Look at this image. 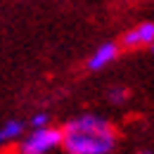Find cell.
<instances>
[{
	"instance_id": "obj_1",
	"label": "cell",
	"mask_w": 154,
	"mask_h": 154,
	"mask_svg": "<svg viewBox=\"0 0 154 154\" xmlns=\"http://www.w3.org/2000/svg\"><path fill=\"white\" fill-rule=\"evenodd\" d=\"M59 147L66 154H112L116 147V128L100 114H81L59 128Z\"/></svg>"
},
{
	"instance_id": "obj_2",
	"label": "cell",
	"mask_w": 154,
	"mask_h": 154,
	"mask_svg": "<svg viewBox=\"0 0 154 154\" xmlns=\"http://www.w3.org/2000/svg\"><path fill=\"white\" fill-rule=\"evenodd\" d=\"M19 154H52L59 149L62 135L55 126H43V128H31L29 133L24 131L19 140Z\"/></svg>"
},
{
	"instance_id": "obj_3",
	"label": "cell",
	"mask_w": 154,
	"mask_h": 154,
	"mask_svg": "<svg viewBox=\"0 0 154 154\" xmlns=\"http://www.w3.org/2000/svg\"><path fill=\"white\" fill-rule=\"evenodd\" d=\"M126 48H133V50H145V48H152L154 43V24L152 21H140L135 24L133 29H128L123 33L121 40Z\"/></svg>"
},
{
	"instance_id": "obj_4",
	"label": "cell",
	"mask_w": 154,
	"mask_h": 154,
	"mask_svg": "<svg viewBox=\"0 0 154 154\" xmlns=\"http://www.w3.org/2000/svg\"><path fill=\"white\" fill-rule=\"evenodd\" d=\"M119 57V45L116 43H102V45H97L95 50H93V55L88 57V69L90 71H102V69H107L112 62H116Z\"/></svg>"
},
{
	"instance_id": "obj_5",
	"label": "cell",
	"mask_w": 154,
	"mask_h": 154,
	"mask_svg": "<svg viewBox=\"0 0 154 154\" xmlns=\"http://www.w3.org/2000/svg\"><path fill=\"white\" fill-rule=\"evenodd\" d=\"M21 135H24V121L10 119V121L0 123V149L7 145H14Z\"/></svg>"
},
{
	"instance_id": "obj_6",
	"label": "cell",
	"mask_w": 154,
	"mask_h": 154,
	"mask_svg": "<svg viewBox=\"0 0 154 154\" xmlns=\"http://www.w3.org/2000/svg\"><path fill=\"white\" fill-rule=\"evenodd\" d=\"M128 97H131V90L123 88V85H116V88L109 90V102H112V104H126Z\"/></svg>"
},
{
	"instance_id": "obj_7",
	"label": "cell",
	"mask_w": 154,
	"mask_h": 154,
	"mask_svg": "<svg viewBox=\"0 0 154 154\" xmlns=\"http://www.w3.org/2000/svg\"><path fill=\"white\" fill-rule=\"evenodd\" d=\"M43 126H50V114L48 112H36L31 116V128H43Z\"/></svg>"
},
{
	"instance_id": "obj_8",
	"label": "cell",
	"mask_w": 154,
	"mask_h": 154,
	"mask_svg": "<svg viewBox=\"0 0 154 154\" xmlns=\"http://www.w3.org/2000/svg\"><path fill=\"white\" fill-rule=\"evenodd\" d=\"M142 154H152V152H142Z\"/></svg>"
}]
</instances>
